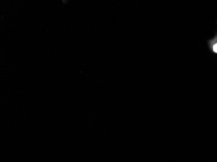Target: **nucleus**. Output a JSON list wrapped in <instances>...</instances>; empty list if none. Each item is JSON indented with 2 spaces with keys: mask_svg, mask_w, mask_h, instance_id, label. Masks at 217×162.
Listing matches in <instances>:
<instances>
[{
  "mask_svg": "<svg viewBox=\"0 0 217 162\" xmlns=\"http://www.w3.org/2000/svg\"><path fill=\"white\" fill-rule=\"evenodd\" d=\"M213 51L217 53V43L213 46Z\"/></svg>",
  "mask_w": 217,
  "mask_h": 162,
  "instance_id": "1",
  "label": "nucleus"
}]
</instances>
